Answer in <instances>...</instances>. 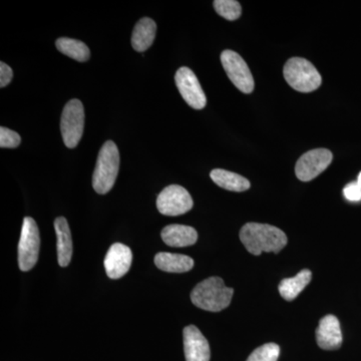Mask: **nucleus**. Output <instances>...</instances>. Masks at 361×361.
Returning <instances> with one entry per match:
<instances>
[{
  "label": "nucleus",
  "instance_id": "nucleus-1",
  "mask_svg": "<svg viewBox=\"0 0 361 361\" xmlns=\"http://www.w3.org/2000/svg\"><path fill=\"white\" fill-rule=\"evenodd\" d=\"M240 240L247 250L253 255L263 252L278 253L286 246L288 239L279 228L261 223H247L240 231Z\"/></svg>",
  "mask_w": 361,
  "mask_h": 361
},
{
  "label": "nucleus",
  "instance_id": "nucleus-2",
  "mask_svg": "<svg viewBox=\"0 0 361 361\" xmlns=\"http://www.w3.org/2000/svg\"><path fill=\"white\" fill-rule=\"evenodd\" d=\"M234 290L226 286L222 278L210 277L197 284L191 292L195 306L210 312H219L231 303Z\"/></svg>",
  "mask_w": 361,
  "mask_h": 361
},
{
  "label": "nucleus",
  "instance_id": "nucleus-3",
  "mask_svg": "<svg viewBox=\"0 0 361 361\" xmlns=\"http://www.w3.org/2000/svg\"><path fill=\"white\" fill-rule=\"evenodd\" d=\"M120 169V153L113 141H106L99 149L92 176V187L97 194L109 193L115 185Z\"/></svg>",
  "mask_w": 361,
  "mask_h": 361
},
{
  "label": "nucleus",
  "instance_id": "nucleus-4",
  "mask_svg": "<svg viewBox=\"0 0 361 361\" xmlns=\"http://www.w3.org/2000/svg\"><path fill=\"white\" fill-rule=\"evenodd\" d=\"M285 80L292 89L300 92H311L317 90L322 82V75L307 59L292 58L285 63Z\"/></svg>",
  "mask_w": 361,
  "mask_h": 361
},
{
  "label": "nucleus",
  "instance_id": "nucleus-5",
  "mask_svg": "<svg viewBox=\"0 0 361 361\" xmlns=\"http://www.w3.org/2000/svg\"><path fill=\"white\" fill-rule=\"evenodd\" d=\"M40 248L39 230L32 217L23 219L20 244H18V266L23 272L32 270L39 260Z\"/></svg>",
  "mask_w": 361,
  "mask_h": 361
},
{
  "label": "nucleus",
  "instance_id": "nucleus-6",
  "mask_svg": "<svg viewBox=\"0 0 361 361\" xmlns=\"http://www.w3.org/2000/svg\"><path fill=\"white\" fill-rule=\"evenodd\" d=\"M85 129V109L80 99H73L66 104L61 120L63 142L68 149L78 146Z\"/></svg>",
  "mask_w": 361,
  "mask_h": 361
},
{
  "label": "nucleus",
  "instance_id": "nucleus-7",
  "mask_svg": "<svg viewBox=\"0 0 361 361\" xmlns=\"http://www.w3.org/2000/svg\"><path fill=\"white\" fill-rule=\"evenodd\" d=\"M221 63L233 85L244 94H251L255 87L253 75L246 61L237 52L226 49L221 54Z\"/></svg>",
  "mask_w": 361,
  "mask_h": 361
},
{
  "label": "nucleus",
  "instance_id": "nucleus-8",
  "mask_svg": "<svg viewBox=\"0 0 361 361\" xmlns=\"http://www.w3.org/2000/svg\"><path fill=\"white\" fill-rule=\"evenodd\" d=\"M194 202L191 195L185 188L179 185H171L159 194L157 208L165 216H180L193 208Z\"/></svg>",
  "mask_w": 361,
  "mask_h": 361
},
{
  "label": "nucleus",
  "instance_id": "nucleus-9",
  "mask_svg": "<svg viewBox=\"0 0 361 361\" xmlns=\"http://www.w3.org/2000/svg\"><path fill=\"white\" fill-rule=\"evenodd\" d=\"M175 82L180 96L191 108L195 110H202L205 108L206 94L193 71L186 66L180 68L176 73Z\"/></svg>",
  "mask_w": 361,
  "mask_h": 361
},
{
  "label": "nucleus",
  "instance_id": "nucleus-10",
  "mask_svg": "<svg viewBox=\"0 0 361 361\" xmlns=\"http://www.w3.org/2000/svg\"><path fill=\"white\" fill-rule=\"evenodd\" d=\"M334 155L327 149H314L307 152L297 161L295 173L302 182H310L329 168Z\"/></svg>",
  "mask_w": 361,
  "mask_h": 361
},
{
  "label": "nucleus",
  "instance_id": "nucleus-11",
  "mask_svg": "<svg viewBox=\"0 0 361 361\" xmlns=\"http://www.w3.org/2000/svg\"><path fill=\"white\" fill-rule=\"evenodd\" d=\"M133 262V253L129 247L115 243L109 249L104 258V269L111 279H120L129 272Z\"/></svg>",
  "mask_w": 361,
  "mask_h": 361
},
{
  "label": "nucleus",
  "instance_id": "nucleus-12",
  "mask_svg": "<svg viewBox=\"0 0 361 361\" xmlns=\"http://www.w3.org/2000/svg\"><path fill=\"white\" fill-rule=\"evenodd\" d=\"M183 338L186 361H210L211 351L208 341L195 325L185 327Z\"/></svg>",
  "mask_w": 361,
  "mask_h": 361
},
{
  "label": "nucleus",
  "instance_id": "nucleus-13",
  "mask_svg": "<svg viewBox=\"0 0 361 361\" xmlns=\"http://www.w3.org/2000/svg\"><path fill=\"white\" fill-rule=\"evenodd\" d=\"M341 323L334 315H326L320 320L316 329V341L324 350H336L342 344Z\"/></svg>",
  "mask_w": 361,
  "mask_h": 361
},
{
  "label": "nucleus",
  "instance_id": "nucleus-14",
  "mask_svg": "<svg viewBox=\"0 0 361 361\" xmlns=\"http://www.w3.org/2000/svg\"><path fill=\"white\" fill-rule=\"evenodd\" d=\"M161 239L170 247L192 246L198 240V233L190 226L173 224L164 228Z\"/></svg>",
  "mask_w": 361,
  "mask_h": 361
},
{
  "label": "nucleus",
  "instance_id": "nucleus-15",
  "mask_svg": "<svg viewBox=\"0 0 361 361\" xmlns=\"http://www.w3.org/2000/svg\"><path fill=\"white\" fill-rule=\"evenodd\" d=\"M56 238H58V259L61 267L70 265L73 256V239L70 226L65 217L56 218L54 221Z\"/></svg>",
  "mask_w": 361,
  "mask_h": 361
},
{
  "label": "nucleus",
  "instance_id": "nucleus-16",
  "mask_svg": "<svg viewBox=\"0 0 361 361\" xmlns=\"http://www.w3.org/2000/svg\"><path fill=\"white\" fill-rule=\"evenodd\" d=\"M157 33V25L152 18H144L137 21L132 35V47L135 51H146L153 44Z\"/></svg>",
  "mask_w": 361,
  "mask_h": 361
},
{
  "label": "nucleus",
  "instance_id": "nucleus-17",
  "mask_svg": "<svg viewBox=\"0 0 361 361\" xmlns=\"http://www.w3.org/2000/svg\"><path fill=\"white\" fill-rule=\"evenodd\" d=\"M155 264L159 269L169 273H185L194 267V260L183 254L160 252L155 256Z\"/></svg>",
  "mask_w": 361,
  "mask_h": 361
},
{
  "label": "nucleus",
  "instance_id": "nucleus-18",
  "mask_svg": "<svg viewBox=\"0 0 361 361\" xmlns=\"http://www.w3.org/2000/svg\"><path fill=\"white\" fill-rule=\"evenodd\" d=\"M210 177L215 184L227 191L244 192L250 188V182L246 178L223 169H215L210 173Z\"/></svg>",
  "mask_w": 361,
  "mask_h": 361
},
{
  "label": "nucleus",
  "instance_id": "nucleus-19",
  "mask_svg": "<svg viewBox=\"0 0 361 361\" xmlns=\"http://www.w3.org/2000/svg\"><path fill=\"white\" fill-rule=\"evenodd\" d=\"M312 273L310 270L300 271L295 277L286 278L280 282L278 290L285 300L292 301L310 283Z\"/></svg>",
  "mask_w": 361,
  "mask_h": 361
},
{
  "label": "nucleus",
  "instance_id": "nucleus-20",
  "mask_svg": "<svg viewBox=\"0 0 361 361\" xmlns=\"http://www.w3.org/2000/svg\"><path fill=\"white\" fill-rule=\"evenodd\" d=\"M56 49L61 54L68 56V58L85 63L89 61L90 51L89 47L80 40L68 39V37H61L56 40Z\"/></svg>",
  "mask_w": 361,
  "mask_h": 361
},
{
  "label": "nucleus",
  "instance_id": "nucleus-21",
  "mask_svg": "<svg viewBox=\"0 0 361 361\" xmlns=\"http://www.w3.org/2000/svg\"><path fill=\"white\" fill-rule=\"evenodd\" d=\"M214 8L219 16L227 20H238L242 13V7L235 0H215Z\"/></svg>",
  "mask_w": 361,
  "mask_h": 361
},
{
  "label": "nucleus",
  "instance_id": "nucleus-22",
  "mask_svg": "<svg viewBox=\"0 0 361 361\" xmlns=\"http://www.w3.org/2000/svg\"><path fill=\"white\" fill-rule=\"evenodd\" d=\"M280 348L276 343H266L256 348L246 361H277Z\"/></svg>",
  "mask_w": 361,
  "mask_h": 361
},
{
  "label": "nucleus",
  "instance_id": "nucleus-23",
  "mask_svg": "<svg viewBox=\"0 0 361 361\" xmlns=\"http://www.w3.org/2000/svg\"><path fill=\"white\" fill-rule=\"evenodd\" d=\"M21 142L20 135L14 130L8 129V128H0V147L2 149L18 148Z\"/></svg>",
  "mask_w": 361,
  "mask_h": 361
},
{
  "label": "nucleus",
  "instance_id": "nucleus-24",
  "mask_svg": "<svg viewBox=\"0 0 361 361\" xmlns=\"http://www.w3.org/2000/svg\"><path fill=\"white\" fill-rule=\"evenodd\" d=\"M344 197L351 202H357L361 200V188L356 183H350L343 190Z\"/></svg>",
  "mask_w": 361,
  "mask_h": 361
},
{
  "label": "nucleus",
  "instance_id": "nucleus-25",
  "mask_svg": "<svg viewBox=\"0 0 361 361\" xmlns=\"http://www.w3.org/2000/svg\"><path fill=\"white\" fill-rule=\"evenodd\" d=\"M13 78V71L11 66H7L4 61L0 63V87H6L11 84Z\"/></svg>",
  "mask_w": 361,
  "mask_h": 361
},
{
  "label": "nucleus",
  "instance_id": "nucleus-26",
  "mask_svg": "<svg viewBox=\"0 0 361 361\" xmlns=\"http://www.w3.org/2000/svg\"><path fill=\"white\" fill-rule=\"evenodd\" d=\"M357 184L360 185V187L361 188V172L360 173V175H358Z\"/></svg>",
  "mask_w": 361,
  "mask_h": 361
}]
</instances>
